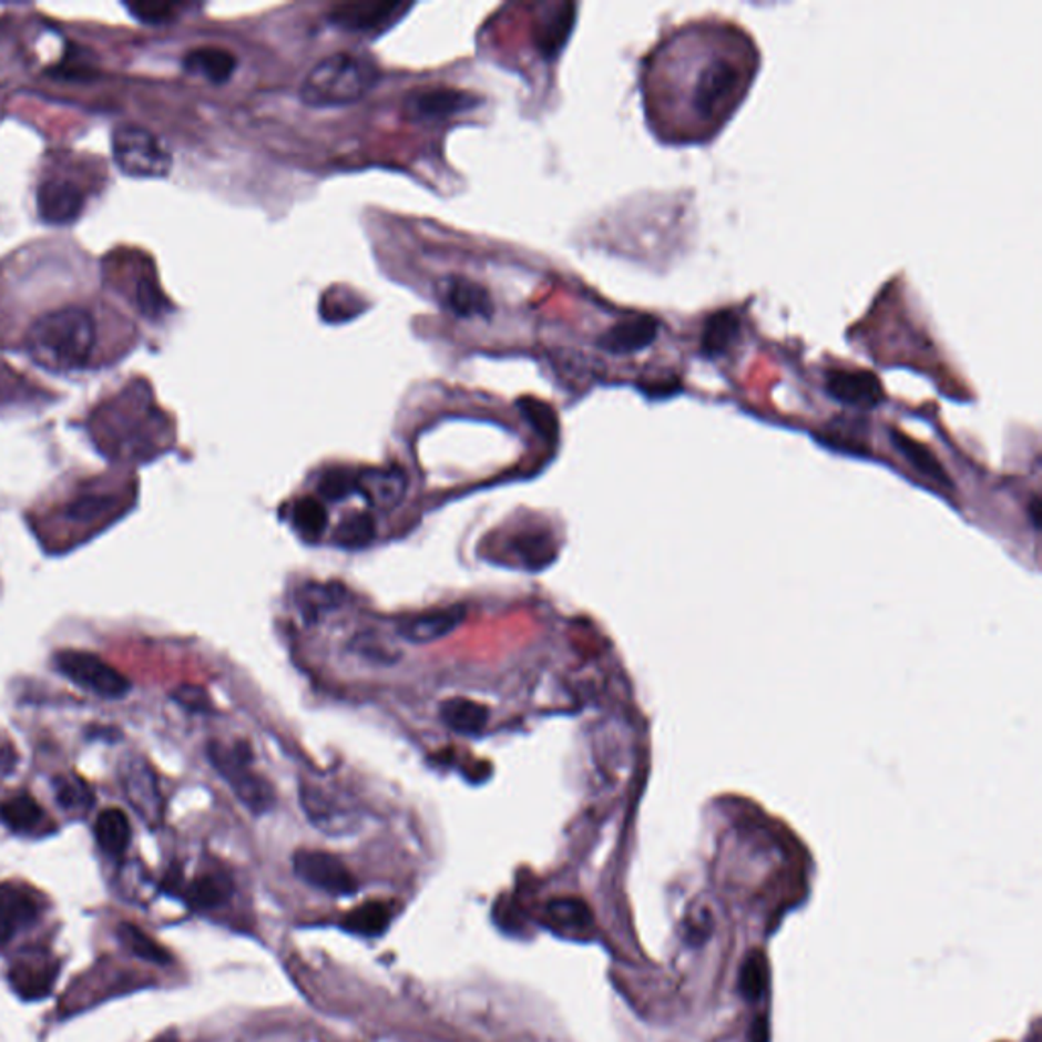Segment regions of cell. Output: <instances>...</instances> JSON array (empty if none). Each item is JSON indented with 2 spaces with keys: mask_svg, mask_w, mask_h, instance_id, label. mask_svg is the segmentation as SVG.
I'll return each instance as SVG.
<instances>
[{
  "mask_svg": "<svg viewBox=\"0 0 1042 1042\" xmlns=\"http://www.w3.org/2000/svg\"><path fill=\"white\" fill-rule=\"evenodd\" d=\"M129 13L133 14L139 21L150 23V25H165L172 23L180 7L177 4H163V2H143V4H129Z\"/></svg>",
  "mask_w": 1042,
  "mask_h": 1042,
  "instance_id": "36",
  "label": "cell"
},
{
  "mask_svg": "<svg viewBox=\"0 0 1042 1042\" xmlns=\"http://www.w3.org/2000/svg\"><path fill=\"white\" fill-rule=\"evenodd\" d=\"M640 389L650 398H668L681 391V381L676 377H664V379H650L645 384H640Z\"/></svg>",
  "mask_w": 1042,
  "mask_h": 1042,
  "instance_id": "39",
  "label": "cell"
},
{
  "mask_svg": "<svg viewBox=\"0 0 1042 1042\" xmlns=\"http://www.w3.org/2000/svg\"><path fill=\"white\" fill-rule=\"evenodd\" d=\"M742 335V318L735 310H717L703 324L701 350L707 357L725 355Z\"/></svg>",
  "mask_w": 1042,
  "mask_h": 1042,
  "instance_id": "20",
  "label": "cell"
},
{
  "mask_svg": "<svg viewBox=\"0 0 1042 1042\" xmlns=\"http://www.w3.org/2000/svg\"><path fill=\"white\" fill-rule=\"evenodd\" d=\"M742 82V70L732 60H715L698 74L693 90V106L703 116H713L732 99Z\"/></svg>",
  "mask_w": 1042,
  "mask_h": 1042,
  "instance_id": "9",
  "label": "cell"
},
{
  "mask_svg": "<svg viewBox=\"0 0 1042 1042\" xmlns=\"http://www.w3.org/2000/svg\"><path fill=\"white\" fill-rule=\"evenodd\" d=\"M464 617H467V609L462 605L436 609L430 613L413 615L410 620L401 621L398 632L406 642H411V644H430L454 632Z\"/></svg>",
  "mask_w": 1042,
  "mask_h": 1042,
  "instance_id": "17",
  "label": "cell"
},
{
  "mask_svg": "<svg viewBox=\"0 0 1042 1042\" xmlns=\"http://www.w3.org/2000/svg\"><path fill=\"white\" fill-rule=\"evenodd\" d=\"M94 837L104 854L123 856L131 841V823L123 810L106 808L94 823Z\"/></svg>",
  "mask_w": 1042,
  "mask_h": 1042,
  "instance_id": "24",
  "label": "cell"
},
{
  "mask_svg": "<svg viewBox=\"0 0 1042 1042\" xmlns=\"http://www.w3.org/2000/svg\"><path fill=\"white\" fill-rule=\"evenodd\" d=\"M481 100L471 92L457 90V88H422L413 90L403 100V114L411 121H445L457 116L459 112L474 109Z\"/></svg>",
  "mask_w": 1042,
  "mask_h": 1042,
  "instance_id": "7",
  "label": "cell"
},
{
  "mask_svg": "<svg viewBox=\"0 0 1042 1042\" xmlns=\"http://www.w3.org/2000/svg\"><path fill=\"white\" fill-rule=\"evenodd\" d=\"M294 869L299 880L333 896H350L359 890L353 871L338 857L326 851H298L294 857Z\"/></svg>",
  "mask_w": 1042,
  "mask_h": 1042,
  "instance_id": "6",
  "label": "cell"
},
{
  "mask_svg": "<svg viewBox=\"0 0 1042 1042\" xmlns=\"http://www.w3.org/2000/svg\"><path fill=\"white\" fill-rule=\"evenodd\" d=\"M375 63L347 51L333 53L311 68L299 86V99L311 109L347 106L379 84Z\"/></svg>",
  "mask_w": 1042,
  "mask_h": 1042,
  "instance_id": "2",
  "label": "cell"
},
{
  "mask_svg": "<svg viewBox=\"0 0 1042 1042\" xmlns=\"http://www.w3.org/2000/svg\"><path fill=\"white\" fill-rule=\"evenodd\" d=\"M574 25V4H559L554 13H548L546 19L535 29V45L544 58H554L566 43Z\"/></svg>",
  "mask_w": 1042,
  "mask_h": 1042,
  "instance_id": "22",
  "label": "cell"
},
{
  "mask_svg": "<svg viewBox=\"0 0 1042 1042\" xmlns=\"http://www.w3.org/2000/svg\"><path fill=\"white\" fill-rule=\"evenodd\" d=\"M153 1042H180V1041H177V1036H175L174 1032H170V1034H163V1036H160V1039H155V1041Z\"/></svg>",
  "mask_w": 1042,
  "mask_h": 1042,
  "instance_id": "43",
  "label": "cell"
},
{
  "mask_svg": "<svg viewBox=\"0 0 1042 1042\" xmlns=\"http://www.w3.org/2000/svg\"><path fill=\"white\" fill-rule=\"evenodd\" d=\"M515 550L520 552L523 562L535 571L544 569L546 564H550V560L556 556L552 540L546 534H538V532L520 535L515 542Z\"/></svg>",
  "mask_w": 1042,
  "mask_h": 1042,
  "instance_id": "34",
  "label": "cell"
},
{
  "mask_svg": "<svg viewBox=\"0 0 1042 1042\" xmlns=\"http://www.w3.org/2000/svg\"><path fill=\"white\" fill-rule=\"evenodd\" d=\"M208 759L226 784L233 788L236 798L251 813L260 815L274 807L275 796L272 786L251 769L253 752L247 744L238 742L233 747H226L218 742H212L208 745Z\"/></svg>",
  "mask_w": 1042,
  "mask_h": 1042,
  "instance_id": "3",
  "label": "cell"
},
{
  "mask_svg": "<svg viewBox=\"0 0 1042 1042\" xmlns=\"http://www.w3.org/2000/svg\"><path fill=\"white\" fill-rule=\"evenodd\" d=\"M53 666L80 688L104 698H123L131 691V683L121 672L90 652L62 650L53 656Z\"/></svg>",
  "mask_w": 1042,
  "mask_h": 1042,
  "instance_id": "5",
  "label": "cell"
},
{
  "mask_svg": "<svg viewBox=\"0 0 1042 1042\" xmlns=\"http://www.w3.org/2000/svg\"><path fill=\"white\" fill-rule=\"evenodd\" d=\"M436 296L442 308L457 318H491L496 310L489 289L460 275L440 279L436 284Z\"/></svg>",
  "mask_w": 1042,
  "mask_h": 1042,
  "instance_id": "10",
  "label": "cell"
},
{
  "mask_svg": "<svg viewBox=\"0 0 1042 1042\" xmlns=\"http://www.w3.org/2000/svg\"><path fill=\"white\" fill-rule=\"evenodd\" d=\"M350 493H357V472L348 469H330L320 479V496L330 501H340Z\"/></svg>",
  "mask_w": 1042,
  "mask_h": 1042,
  "instance_id": "35",
  "label": "cell"
},
{
  "mask_svg": "<svg viewBox=\"0 0 1042 1042\" xmlns=\"http://www.w3.org/2000/svg\"><path fill=\"white\" fill-rule=\"evenodd\" d=\"M544 919L550 929L566 937H579L591 929L593 917L584 902L576 898H560L546 906Z\"/></svg>",
  "mask_w": 1042,
  "mask_h": 1042,
  "instance_id": "21",
  "label": "cell"
},
{
  "mask_svg": "<svg viewBox=\"0 0 1042 1042\" xmlns=\"http://www.w3.org/2000/svg\"><path fill=\"white\" fill-rule=\"evenodd\" d=\"M0 820L14 832H33L45 820V813L33 796L17 795L0 805Z\"/></svg>",
  "mask_w": 1042,
  "mask_h": 1042,
  "instance_id": "27",
  "label": "cell"
},
{
  "mask_svg": "<svg viewBox=\"0 0 1042 1042\" xmlns=\"http://www.w3.org/2000/svg\"><path fill=\"white\" fill-rule=\"evenodd\" d=\"M17 762V756H14L13 747L9 744H0V772H11Z\"/></svg>",
  "mask_w": 1042,
  "mask_h": 1042,
  "instance_id": "42",
  "label": "cell"
},
{
  "mask_svg": "<svg viewBox=\"0 0 1042 1042\" xmlns=\"http://www.w3.org/2000/svg\"><path fill=\"white\" fill-rule=\"evenodd\" d=\"M375 520L367 511H357L338 523L335 542L343 548L369 546L375 538Z\"/></svg>",
  "mask_w": 1042,
  "mask_h": 1042,
  "instance_id": "29",
  "label": "cell"
},
{
  "mask_svg": "<svg viewBox=\"0 0 1042 1042\" xmlns=\"http://www.w3.org/2000/svg\"><path fill=\"white\" fill-rule=\"evenodd\" d=\"M111 505V497H84V499L74 501V503L68 508V511H65V515H68V520H74L78 521V523H88V521L96 520V518L102 515Z\"/></svg>",
  "mask_w": 1042,
  "mask_h": 1042,
  "instance_id": "37",
  "label": "cell"
},
{
  "mask_svg": "<svg viewBox=\"0 0 1042 1042\" xmlns=\"http://www.w3.org/2000/svg\"><path fill=\"white\" fill-rule=\"evenodd\" d=\"M411 4L403 2H345L335 7L328 19L330 23L350 33H384L396 25Z\"/></svg>",
  "mask_w": 1042,
  "mask_h": 1042,
  "instance_id": "8",
  "label": "cell"
},
{
  "mask_svg": "<svg viewBox=\"0 0 1042 1042\" xmlns=\"http://www.w3.org/2000/svg\"><path fill=\"white\" fill-rule=\"evenodd\" d=\"M892 442L893 447L898 448V450L905 454L906 460H908L917 471L922 472L924 477H929V479L937 481V483L949 484V474L944 471L943 464L939 462V459L932 454V450L917 442L915 438L898 432V430H892Z\"/></svg>",
  "mask_w": 1042,
  "mask_h": 1042,
  "instance_id": "28",
  "label": "cell"
},
{
  "mask_svg": "<svg viewBox=\"0 0 1042 1042\" xmlns=\"http://www.w3.org/2000/svg\"><path fill=\"white\" fill-rule=\"evenodd\" d=\"M744 988L747 995H757L764 988V963L762 959H747L744 971Z\"/></svg>",
  "mask_w": 1042,
  "mask_h": 1042,
  "instance_id": "40",
  "label": "cell"
},
{
  "mask_svg": "<svg viewBox=\"0 0 1042 1042\" xmlns=\"http://www.w3.org/2000/svg\"><path fill=\"white\" fill-rule=\"evenodd\" d=\"M55 975H58V968L51 966L50 961L31 957V959H21L14 963L9 973V981L14 992L21 998L39 1000L51 992Z\"/></svg>",
  "mask_w": 1042,
  "mask_h": 1042,
  "instance_id": "18",
  "label": "cell"
},
{
  "mask_svg": "<svg viewBox=\"0 0 1042 1042\" xmlns=\"http://www.w3.org/2000/svg\"><path fill=\"white\" fill-rule=\"evenodd\" d=\"M187 74L200 75L212 84L228 82L236 70L235 53L223 48H196L184 55Z\"/></svg>",
  "mask_w": 1042,
  "mask_h": 1042,
  "instance_id": "19",
  "label": "cell"
},
{
  "mask_svg": "<svg viewBox=\"0 0 1042 1042\" xmlns=\"http://www.w3.org/2000/svg\"><path fill=\"white\" fill-rule=\"evenodd\" d=\"M41 917L38 893L19 881H0V944L31 927Z\"/></svg>",
  "mask_w": 1042,
  "mask_h": 1042,
  "instance_id": "12",
  "label": "cell"
},
{
  "mask_svg": "<svg viewBox=\"0 0 1042 1042\" xmlns=\"http://www.w3.org/2000/svg\"><path fill=\"white\" fill-rule=\"evenodd\" d=\"M311 589H314L311 593H304L306 609H310V611H318V609L336 605V586H318V584H314Z\"/></svg>",
  "mask_w": 1042,
  "mask_h": 1042,
  "instance_id": "41",
  "label": "cell"
},
{
  "mask_svg": "<svg viewBox=\"0 0 1042 1042\" xmlns=\"http://www.w3.org/2000/svg\"><path fill=\"white\" fill-rule=\"evenodd\" d=\"M86 196L82 187L65 177H48L38 187V212L43 223L65 226L78 221Z\"/></svg>",
  "mask_w": 1042,
  "mask_h": 1042,
  "instance_id": "11",
  "label": "cell"
},
{
  "mask_svg": "<svg viewBox=\"0 0 1042 1042\" xmlns=\"http://www.w3.org/2000/svg\"><path fill=\"white\" fill-rule=\"evenodd\" d=\"M99 343V324L82 306H65L38 318L27 333L29 355L51 371H80L88 367Z\"/></svg>",
  "mask_w": 1042,
  "mask_h": 1042,
  "instance_id": "1",
  "label": "cell"
},
{
  "mask_svg": "<svg viewBox=\"0 0 1042 1042\" xmlns=\"http://www.w3.org/2000/svg\"><path fill=\"white\" fill-rule=\"evenodd\" d=\"M233 893V881L223 871H206L192 883H187V905L192 908H216L224 905Z\"/></svg>",
  "mask_w": 1042,
  "mask_h": 1042,
  "instance_id": "25",
  "label": "cell"
},
{
  "mask_svg": "<svg viewBox=\"0 0 1042 1042\" xmlns=\"http://www.w3.org/2000/svg\"><path fill=\"white\" fill-rule=\"evenodd\" d=\"M440 719L452 732L460 735H477L484 729L489 721V711L483 705L474 703L471 698H448L440 705Z\"/></svg>",
  "mask_w": 1042,
  "mask_h": 1042,
  "instance_id": "23",
  "label": "cell"
},
{
  "mask_svg": "<svg viewBox=\"0 0 1042 1042\" xmlns=\"http://www.w3.org/2000/svg\"><path fill=\"white\" fill-rule=\"evenodd\" d=\"M119 939L126 944V949H131V953L145 959V961H151V963H157V966H167L172 961L170 953L155 943L151 939L150 934L141 931L135 924L131 922H123L119 924Z\"/></svg>",
  "mask_w": 1042,
  "mask_h": 1042,
  "instance_id": "30",
  "label": "cell"
},
{
  "mask_svg": "<svg viewBox=\"0 0 1042 1042\" xmlns=\"http://www.w3.org/2000/svg\"><path fill=\"white\" fill-rule=\"evenodd\" d=\"M408 489V477L399 469H367L357 472V493L365 497L372 508L391 511L398 508Z\"/></svg>",
  "mask_w": 1042,
  "mask_h": 1042,
  "instance_id": "16",
  "label": "cell"
},
{
  "mask_svg": "<svg viewBox=\"0 0 1042 1042\" xmlns=\"http://www.w3.org/2000/svg\"><path fill=\"white\" fill-rule=\"evenodd\" d=\"M172 698L180 707L186 708L190 713H211L212 711L211 696L206 695L204 688L194 686V684H184V686L175 688Z\"/></svg>",
  "mask_w": 1042,
  "mask_h": 1042,
  "instance_id": "38",
  "label": "cell"
},
{
  "mask_svg": "<svg viewBox=\"0 0 1042 1042\" xmlns=\"http://www.w3.org/2000/svg\"><path fill=\"white\" fill-rule=\"evenodd\" d=\"M55 798L68 810H88L94 803V795L90 793L86 782L72 774H63L53 778Z\"/></svg>",
  "mask_w": 1042,
  "mask_h": 1042,
  "instance_id": "32",
  "label": "cell"
},
{
  "mask_svg": "<svg viewBox=\"0 0 1042 1042\" xmlns=\"http://www.w3.org/2000/svg\"><path fill=\"white\" fill-rule=\"evenodd\" d=\"M112 155L119 170L133 177H163L172 170V155L162 141L137 124H121L112 133Z\"/></svg>",
  "mask_w": 1042,
  "mask_h": 1042,
  "instance_id": "4",
  "label": "cell"
},
{
  "mask_svg": "<svg viewBox=\"0 0 1042 1042\" xmlns=\"http://www.w3.org/2000/svg\"><path fill=\"white\" fill-rule=\"evenodd\" d=\"M520 410L538 435L544 436L546 440L559 438V418L548 403L534 398H523L520 399Z\"/></svg>",
  "mask_w": 1042,
  "mask_h": 1042,
  "instance_id": "33",
  "label": "cell"
},
{
  "mask_svg": "<svg viewBox=\"0 0 1042 1042\" xmlns=\"http://www.w3.org/2000/svg\"><path fill=\"white\" fill-rule=\"evenodd\" d=\"M660 323L652 314H633L613 324L609 330L599 336V347L611 355H632L654 345L658 338Z\"/></svg>",
  "mask_w": 1042,
  "mask_h": 1042,
  "instance_id": "14",
  "label": "cell"
},
{
  "mask_svg": "<svg viewBox=\"0 0 1042 1042\" xmlns=\"http://www.w3.org/2000/svg\"><path fill=\"white\" fill-rule=\"evenodd\" d=\"M124 795L131 805L137 808L143 819L157 820L162 813V796L157 790V782L145 759L129 757L124 762L123 774Z\"/></svg>",
  "mask_w": 1042,
  "mask_h": 1042,
  "instance_id": "15",
  "label": "cell"
},
{
  "mask_svg": "<svg viewBox=\"0 0 1042 1042\" xmlns=\"http://www.w3.org/2000/svg\"><path fill=\"white\" fill-rule=\"evenodd\" d=\"M294 523H296L299 534L308 538V540H316V538L324 534L326 523H328L326 508L318 499L304 497V499H299L296 509H294Z\"/></svg>",
  "mask_w": 1042,
  "mask_h": 1042,
  "instance_id": "31",
  "label": "cell"
},
{
  "mask_svg": "<svg viewBox=\"0 0 1042 1042\" xmlns=\"http://www.w3.org/2000/svg\"><path fill=\"white\" fill-rule=\"evenodd\" d=\"M825 389L831 398L871 410L883 401V387L871 371L861 369H829L825 375Z\"/></svg>",
  "mask_w": 1042,
  "mask_h": 1042,
  "instance_id": "13",
  "label": "cell"
},
{
  "mask_svg": "<svg viewBox=\"0 0 1042 1042\" xmlns=\"http://www.w3.org/2000/svg\"><path fill=\"white\" fill-rule=\"evenodd\" d=\"M396 906L385 900H371L350 910L345 919V929L360 937H377L385 932L394 920Z\"/></svg>",
  "mask_w": 1042,
  "mask_h": 1042,
  "instance_id": "26",
  "label": "cell"
}]
</instances>
